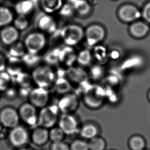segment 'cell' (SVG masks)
<instances>
[{"mask_svg":"<svg viewBox=\"0 0 150 150\" xmlns=\"http://www.w3.org/2000/svg\"><path fill=\"white\" fill-rule=\"evenodd\" d=\"M31 76L32 80L37 87L47 89L54 85L56 79L54 72L50 67L47 65L35 67Z\"/></svg>","mask_w":150,"mask_h":150,"instance_id":"6da1fadb","label":"cell"},{"mask_svg":"<svg viewBox=\"0 0 150 150\" xmlns=\"http://www.w3.org/2000/svg\"><path fill=\"white\" fill-rule=\"evenodd\" d=\"M105 97V90L98 85L88 86L83 93V100L87 107L96 109L103 105Z\"/></svg>","mask_w":150,"mask_h":150,"instance_id":"7a4b0ae2","label":"cell"},{"mask_svg":"<svg viewBox=\"0 0 150 150\" xmlns=\"http://www.w3.org/2000/svg\"><path fill=\"white\" fill-rule=\"evenodd\" d=\"M59 112L57 105H48L41 108L38 113V125L47 129L54 127L59 120Z\"/></svg>","mask_w":150,"mask_h":150,"instance_id":"3957f363","label":"cell"},{"mask_svg":"<svg viewBox=\"0 0 150 150\" xmlns=\"http://www.w3.org/2000/svg\"><path fill=\"white\" fill-rule=\"evenodd\" d=\"M85 35L81 27L76 25H70L64 27L61 30V36L66 45L73 47L81 43Z\"/></svg>","mask_w":150,"mask_h":150,"instance_id":"277c9868","label":"cell"},{"mask_svg":"<svg viewBox=\"0 0 150 150\" xmlns=\"http://www.w3.org/2000/svg\"><path fill=\"white\" fill-rule=\"evenodd\" d=\"M47 38L43 33H31L25 39L24 45L27 52L38 54L47 45Z\"/></svg>","mask_w":150,"mask_h":150,"instance_id":"5b68a950","label":"cell"},{"mask_svg":"<svg viewBox=\"0 0 150 150\" xmlns=\"http://www.w3.org/2000/svg\"><path fill=\"white\" fill-rule=\"evenodd\" d=\"M57 105L62 113L73 114L79 107V98L75 94L69 92L63 95Z\"/></svg>","mask_w":150,"mask_h":150,"instance_id":"8992f818","label":"cell"},{"mask_svg":"<svg viewBox=\"0 0 150 150\" xmlns=\"http://www.w3.org/2000/svg\"><path fill=\"white\" fill-rule=\"evenodd\" d=\"M59 127L67 135H71L79 132V122L73 114H63L59 117Z\"/></svg>","mask_w":150,"mask_h":150,"instance_id":"52a82bcc","label":"cell"},{"mask_svg":"<svg viewBox=\"0 0 150 150\" xmlns=\"http://www.w3.org/2000/svg\"><path fill=\"white\" fill-rule=\"evenodd\" d=\"M29 103L37 108H42L48 105L50 100L48 89L37 87L29 94Z\"/></svg>","mask_w":150,"mask_h":150,"instance_id":"ba28073f","label":"cell"},{"mask_svg":"<svg viewBox=\"0 0 150 150\" xmlns=\"http://www.w3.org/2000/svg\"><path fill=\"white\" fill-rule=\"evenodd\" d=\"M105 36V30L103 27L98 25H93L86 29L84 37L88 45L94 47L103 41Z\"/></svg>","mask_w":150,"mask_h":150,"instance_id":"9c48e42d","label":"cell"},{"mask_svg":"<svg viewBox=\"0 0 150 150\" xmlns=\"http://www.w3.org/2000/svg\"><path fill=\"white\" fill-rule=\"evenodd\" d=\"M37 109L30 103L23 104L19 110L20 117L28 126L35 127L38 122V113Z\"/></svg>","mask_w":150,"mask_h":150,"instance_id":"30bf717a","label":"cell"},{"mask_svg":"<svg viewBox=\"0 0 150 150\" xmlns=\"http://www.w3.org/2000/svg\"><path fill=\"white\" fill-rule=\"evenodd\" d=\"M20 119L18 112L12 108H6L0 112V122L6 128L13 129L18 126Z\"/></svg>","mask_w":150,"mask_h":150,"instance_id":"8fae6325","label":"cell"},{"mask_svg":"<svg viewBox=\"0 0 150 150\" xmlns=\"http://www.w3.org/2000/svg\"><path fill=\"white\" fill-rule=\"evenodd\" d=\"M28 133L22 126H18L12 129L9 134V140L11 144L16 147L24 146L28 142Z\"/></svg>","mask_w":150,"mask_h":150,"instance_id":"7c38bea8","label":"cell"},{"mask_svg":"<svg viewBox=\"0 0 150 150\" xmlns=\"http://www.w3.org/2000/svg\"><path fill=\"white\" fill-rule=\"evenodd\" d=\"M19 37V33L18 29L14 26H7L0 33V38L2 43L6 45H12L16 42Z\"/></svg>","mask_w":150,"mask_h":150,"instance_id":"4fadbf2b","label":"cell"},{"mask_svg":"<svg viewBox=\"0 0 150 150\" xmlns=\"http://www.w3.org/2000/svg\"><path fill=\"white\" fill-rule=\"evenodd\" d=\"M77 54H76L73 48L66 46L63 48L59 49V62L66 65L68 67H71L73 63L76 60Z\"/></svg>","mask_w":150,"mask_h":150,"instance_id":"5bb4252c","label":"cell"},{"mask_svg":"<svg viewBox=\"0 0 150 150\" xmlns=\"http://www.w3.org/2000/svg\"><path fill=\"white\" fill-rule=\"evenodd\" d=\"M31 140L37 146H43L49 140V130L39 126L35 128L31 135Z\"/></svg>","mask_w":150,"mask_h":150,"instance_id":"9a60e30c","label":"cell"},{"mask_svg":"<svg viewBox=\"0 0 150 150\" xmlns=\"http://www.w3.org/2000/svg\"><path fill=\"white\" fill-rule=\"evenodd\" d=\"M120 18L126 22H130L140 17L141 14L139 10L132 5H126L120 8L119 12Z\"/></svg>","mask_w":150,"mask_h":150,"instance_id":"2e32d148","label":"cell"},{"mask_svg":"<svg viewBox=\"0 0 150 150\" xmlns=\"http://www.w3.org/2000/svg\"><path fill=\"white\" fill-rule=\"evenodd\" d=\"M39 28L47 33H53L57 29V24L54 19L49 15H43L38 22Z\"/></svg>","mask_w":150,"mask_h":150,"instance_id":"e0dca14e","label":"cell"},{"mask_svg":"<svg viewBox=\"0 0 150 150\" xmlns=\"http://www.w3.org/2000/svg\"><path fill=\"white\" fill-rule=\"evenodd\" d=\"M68 75L71 80L78 83H85L88 77V74L80 67H70Z\"/></svg>","mask_w":150,"mask_h":150,"instance_id":"ac0fdd59","label":"cell"},{"mask_svg":"<svg viewBox=\"0 0 150 150\" xmlns=\"http://www.w3.org/2000/svg\"><path fill=\"white\" fill-rule=\"evenodd\" d=\"M99 130L97 126L93 124L84 125L79 129V133L82 138L87 140H90L92 138L98 136Z\"/></svg>","mask_w":150,"mask_h":150,"instance_id":"d6986e66","label":"cell"},{"mask_svg":"<svg viewBox=\"0 0 150 150\" xmlns=\"http://www.w3.org/2000/svg\"><path fill=\"white\" fill-rule=\"evenodd\" d=\"M6 68L7 71V72L11 77L14 76L15 77L22 72L20 59L9 57L8 62L6 64Z\"/></svg>","mask_w":150,"mask_h":150,"instance_id":"ffe728a7","label":"cell"},{"mask_svg":"<svg viewBox=\"0 0 150 150\" xmlns=\"http://www.w3.org/2000/svg\"><path fill=\"white\" fill-rule=\"evenodd\" d=\"M34 6L31 0H21L16 4L14 9L18 15L26 16L32 11Z\"/></svg>","mask_w":150,"mask_h":150,"instance_id":"44dd1931","label":"cell"},{"mask_svg":"<svg viewBox=\"0 0 150 150\" xmlns=\"http://www.w3.org/2000/svg\"><path fill=\"white\" fill-rule=\"evenodd\" d=\"M41 5L45 12L52 13L61 9L63 0H41Z\"/></svg>","mask_w":150,"mask_h":150,"instance_id":"7402d4cb","label":"cell"},{"mask_svg":"<svg viewBox=\"0 0 150 150\" xmlns=\"http://www.w3.org/2000/svg\"><path fill=\"white\" fill-rule=\"evenodd\" d=\"M146 144L145 139L138 135L131 136L128 141V146L130 150H145Z\"/></svg>","mask_w":150,"mask_h":150,"instance_id":"603a6c76","label":"cell"},{"mask_svg":"<svg viewBox=\"0 0 150 150\" xmlns=\"http://www.w3.org/2000/svg\"><path fill=\"white\" fill-rule=\"evenodd\" d=\"M54 90L56 92L60 94H65L70 92L71 85L69 81L64 77L56 79L55 81Z\"/></svg>","mask_w":150,"mask_h":150,"instance_id":"cb8c5ba5","label":"cell"},{"mask_svg":"<svg viewBox=\"0 0 150 150\" xmlns=\"http://www.w3.org/2000/svg\"><path fill=\"white\" fill-rule=\"evenodd\" d=\"M149 27L147 25L142 22H136L130 27V33L136 38H142L148 33Z\"/></svg>","mask_w":150,"mask_h":150,"instance_id":"d4e9b609","label":"cell"},{"mask_svg":"<svg viewBox=\"0 0 150 150\" xmlns=\"http://www.w3.org/2000/svg\"><path fill=\"white\" fill-rule=\"evenodd\" d=\"M13 19V14L10 9L5 6H0V27L8 26Z\"/></svg>","mask_w":150,"mask_h":150,"instance_id":"484cf974","label":"cell"},{"mask_svg":"<svg viewBox=\"0 0 150 150\" xmlns=\"http://www.w3.org/2000/svg\"><path fill=\"white\" fill-rule=\"evenodd\" d=\"M93 59L92 53L88 49H83L80 51L76 56V60L79 65L83 67L89 66Z\"/></svg>","mask_w":150,"mask_h":150,"instance_id":"4316f807","label":"cell"},{"mask_svg":"<svg viewBox=\"0 0 150 150\" xmlns=\"http://www.w3.org/2000/svg\"><path fill=\"white\" fill-rule=\"evenodd\" d=\"M89 150H105L107 143L105 139L98 135L88 142Z\"/></svg>","mask_w":150,"mask_h":150,"instance_id":"83f0119b","label":"cell"},{"mask_svg":"<svg viewBox=\"0 0 150 150\" xmlns=\"http://www.w3.org/2000/svg\"><path fill=\"white\" fill-rule=\"evenodd\" d=\"M66 135L63 130L58 127H53L49 131V140L52 143L63 142Z\"/></svg>","mask_w":150,"mask_h":150,"instance_id":"f1b7e54d","label":"cell"},{"mask_svg":"<svg viewBox=\"0 0 150 150\" xmlns=\"http://www.w3.org/2000/svg\"><path fill=\"white\" fill-rule=\"evenodd\" d=\"M9 50V57L21 59L26 53V49L24 44L20 43H16L12 45Z\"/></svg>","mask_w":150,"mask_h":150,"instance_id":"f546056e","label":"cell"},{"mask_svg":"<svg viewBox=\"0 0 150 150\" xmlns=\"http://www.w3.org/2000/svg\"><path fill=\"white\" fill-rule=\"evenodd\" d=\"M105 74V69L101 65L96 64L92 66L90 69L89 75L92 80L97 81L103 77Z\"/></svg>","mask_w":150,"mask_h":150,"instance_id":"4dcf8cb0","label":"cell"},{"mask_svg":"<svg viewBox=\"0 0 150 150\" xmlns=\"http://www.w3.org/2000/svg\"><path fill=\"white\" fill-rule=\"evenodd\" d=\"M74 10L81 15L87 14L90 10V6L86 0H76L72 3Z\"/></svg>","mask_w":150,"mask_h":150,"instance_id":"1f68e13d","label":"cell"},{"mask_svg":"<svg viewBox=\"0 0 150 150\" xmlns=\"http://www.w3.org/2000/svg\"><path fill=\"white\" fill-rule=\"evenodd\" d=\"M13 26L18 31L24 30L28 27L29 21L26 16L18 15L16 18L13 19Z\"/></svg>","mask_w":150,"mask_h":150,"instance_id":"d6a6232c","label":"cell"},{"mask_svg":"<svg viewBox=\"0 0 150 150\" xmlns=\"http://www.w3.org/2000/svg\"><path fill=\"white\" fill-rule=\"evenodd\" d=\"M12 77L7 72H0V91H5L9 88Z\"/></svg>","mask_w":150,"mask_h":150,"instance_id":"836d02e7","label":"cell"},{"mask_svg":"<svg viewBox=\"0 0 150 150\" xmlns=\"http://www.w3.org/2000/svg\"><path fill=\"white\" fill-rule=\"evenodd\" d=\"M15 79L17 83L22 88H28L30 84L31 81H33L31 76H29L28 74L22 72L16 76Z\"/></svg>","mask_w":150,"mask_h":150,"instance_id":"e575fe53","label":"cell"},{"mask_svg":"<svg viewBox=\"0 0 150 150\" xmlns=\"http://www.w3.org/2000/svg\"><path fill=\"white\" fill-rule=\"evenodd\" d=\"M21 59L23 63L29 67L35 66L39 62L40 59L38 54H32L29 52L26 53Z\"/></svg>","mask_w":150,"mask_h":150,"instance_id":"d590c367","label":"cell"},{"mask_svg":"<svg viewBox=\"0 0 150 150\" xmlns=\"http://www.w3.org/2000/svg\"><path fill=\"white\" fill-rule=\"evenodd\" d=\"M107 52L106 49L104 46L96 45L94 46V50L93 53H92L93 57H95V59H98V61L101 62L103 61L106 59L107 56Z\"/></svg>","mask_w":150,"mask_h":150,"instance_id":"8d00e7d4","label":"cell"},{"mask_svg":"<svg viewBox=\"0 0 150 150\" xmlns=\"http://www.w3.org/2000/svg\"><path fill=\"white\" fill-rule=\"evenodd\" d=\"M69 146L70 150H89L88 143L83 139L73 140Z\"/></svg>","mask_w":150,"mask_h":150,"instance_id":"74e56055","label":"cell"},{"mask_svg":"<svg viewBox=\"0 0 150 150\" xmlns=\"http://www.w3.org/2000/svg\"><path fill=\"white\" fill-rule=\"evenodd\" d=\"M74 9L72 4H65L60 9V14L64 16H69L73 13Z\"/></svg>","mask_w":150,"mask_h":150,"instance_id":"f35d334b","label":"cell"},{"mask_svg":"<svg viewBox=\"0 0 150 150\" xmlns=\"http://www.w3.org/2000/svg\"><path fill=\"white\" fill-rule=\"evenodd\" d=\"M50 150H70V146L67 143L63 142L52 143Z\"/></svg>","mask_w":150,"mask_h":150,"instance_id":"ab89813d","label":"cell"},{"mask_svg":"<svg viewBox=\"0 0 150 150\" xmlns=\"http://www.w3.org/2000/svg\"><path fill=\"white\" fill-rule=\"evenodd\" d=\"M143 16L144 18L150 23V3L145 7L143 12Z\"/></svg>","mask_w":150,"mask_h":150,"instance_id":"60d3db41","label":"cell"},{"mask_svg":"<svg viewBox=\"0 0 150 150\" xmlns=\"http://www.w3.org/2000/svg\"><path fill=\"white\" fill-rule=\"evenodd\" d=\"M6 61L4 57L2 55L0 54V72L4 71L6 68Z\"/></svg>","mask_w":150,"mask_h":150,"instance_id":"b9f144b4","label":"cell"},{"mask_svg":"<svg viewBox=\"0 0 150 150\" xmlns=\"http://www.w3.org/2000/svg\"><path fill=\"white\" fill-rule=\"evenodd\" d=\"M69 2H70L71 3H72L74 2H75V1H76V0H68Z\"/></svg>","mask_w":150,"mask_h":150,"instance_id":"7bdbcfd3","label":"cell"},{"mask_svg":"<svg viewBox=\"0 0 150 150\" xmlns=\"http://www.w3.org/2000/svg\"><path fill=\"white\" fill-rule=\"evenodd\" d=\"M148 97H149V100H150V91L149 92Z\"/></svg>","mask_w":150,"mask_h":150,"instance_id":"ee69618b","label":"cell"},{"mask_svg":"<svg viewBox=\"0 0 150 150\" xmlns=\"http://www.w3.org/2000/svg\"><path fill=\"white\" fill-rule=\"evenodd\" d=\"M29 150V149H21V150Z\"/></svg>","mask_w":150,"mask_h":150,"instance_id":"f6af8a7d","label":"cell"},{"mask_svg":"<svg viewBox=\"0 0 150 150\" xmlns=\"http://www.w3.org/2000/svg\"><path fill=\"white\" fill-rule=\"evenodd\" d=\"M146 150V149H145V150Z\"/></svg>","mask_w":150,"mask_h":150,"instance_id":"bcb514c9","label":"cell"}]
</instances>
